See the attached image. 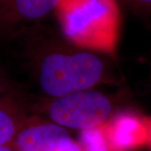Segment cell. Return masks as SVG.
Listing matches in <instances>:
<instances>
[{
    "instance_id": "1",
    "label": "cell",
    "mask_w": 151,
    "mask_h": 151,
    "mask_svg": "<svg viewBox=\"0 0 151 151\" xmlns=\"http://www.w3.org/2000/svg\"><path fill=\"white\" fill-rule=\"evenodd\" d=\"M16 39L24 44L33 77L49 98L117 82L108 55L78 47L44 23Z\"/></svg>"
},
{
    "instance_id": "2",
    "label": "cell",
    "mask_w": 151,
    "mask_h": 151,
    "mask_svg": "<svg viewBox=\"0 0 151 151\" xmlns=\"http://www.w3.org/2000/svg\"><path fill=\"white\" fill-rule=\"evenodd\" d=\"M55 14L70 43L115 56L122 24L118 0H61Z\"/></svg>"
},
{
    "instance_id": "3",
    "label": "cell",
    "mask_w": 151,
    "mask_h": 151,
    "mask_svg": "<svg viewBox=\"0 0 151 151\" xmlns=\"http://www.w3.org/2000/svg\"><path fill=\"white\" fill-rule=\"evenodd\" d=\"M43 108L47 120L81 131L104 124L114 115L112 98L94 89L49 98Z\"/></svg>"
},
{
    "instance_id": "4",
    "label": "cell",
    "mask_w": 151,
    "mask_h": 151,
    "mask_svg": "<svg viewBox=\"0 0 151 151\" xmlns=\"http://www.w3.org/2000/svg\"><path fill=\"white\" fill-rule=\"evenodd\" d=\"M12 145L16 151H82L66 129L38 117H28Z\"/></svg>"
},
{
    "instance_id": "5",
    "label": "cell",
    "mask_w": 151,
    "mask_h": 151,
    "mask_svg": "<svg viewBox=\"0 0 151 151\" xmlns=\"http://www.w3.org/2000/svg\"><path fill=\"white\" fill-rule=\"evenodd\" d=\"M61 0H0V36L16 39L42 24Z\"/></svg>"
},
{
    "instance_id": "6",
    "label": "cell",
    "mask_w": 151,
    "mask_h": 151,
    "mask_svg": "<svg viewBox=\"0 0 151 151\" xmlns=\"http://www.w3.org/2000/svg\"><path fill=\"white\" fill-rule=\"evenodd\" d=\"M103 125L116 151H134L148 145V116L124 111L113 115Z\"/></svg>"
},
{
    "instance_id": "7",
    "label": "cell",
    "mask_w": 151,
    "mask_h": 151,
    "mask_svg": "<svg viewBox=\"0 0 151 151\" xmlns=\"http://www.w3.org/2000/svg\"><path fill=\"white\" fill-rule=\"evenodd\" d=\"M28 117L24 105L15 97L0 96V147L13 143Z\"/></svg>"
},
{
    "instance_id": "8",
    "label": "cell",
    "mask_w": 151,
    "mask_h": 151,
    "mask_svg": "<svg viewBox=\"0 0 151 151\" xmlns=\"http://www.w3.org/2000/svg\"><path fill=\"white\" fill-rule=\"evenodd\" d=\"M79 144L82 151H116L108 139L103 124L81 131Z\"/></svg>"
},
{
    "instance_id": "9",
    "label": "cell",
    "mask_w": 151,
    "mask_h": 151,
    "mask_svg": "<svg viewBox=\"0 0 151 151\" xmlns=\"http://www.w3.org/2000/svg\"><path fill=\"white\" fill-rule=\"evenodd\" d=\"M151 30V0H118Z\"/></svg>"
},
{
    "instance_id": "10",
    "label": "cell",
    "mask_w": 151,
    "mask_h": 151,
    "mask_svg": "<svg viewBox=\"0 0 151 151\" xmlns=\"http://www.w3.org/2000/svg\"><path fill=\"white\" fill-rule=\"evenodd\" d=\"M148 126H149V141H148V147L151 151V116H148Z\"/></svg>"
},
{
    "instance_id": "11",
    "label": "cell",
    "mask_w": 151,
    "mask_h": 151,
    "mask_svg": "<svg viewBox=\"0 0 151 151\" xmlns=\"http://www.w3.org/2000/svg\"><path fill=\"white\" fill-rule=\"evenodd\" d=\"M0 151H16L14 150L13 145H4L0 147Z\"/></svg>"
},
{
    "instance_id": "12",
    "label": "cell",
    "mask_w": 151,
    "mask_h": 151,
    "mask_svg": "<svg viewBox=\"0 0 151 151\" xmlns=\"http://www.w3.org/2000/svg\"><path fill=\"white\" fill-rule=\"evenodd\" d=\"M4 94V83H3V80L2 77L0 76V96Z\"/></svg>"
}]
</instances>
